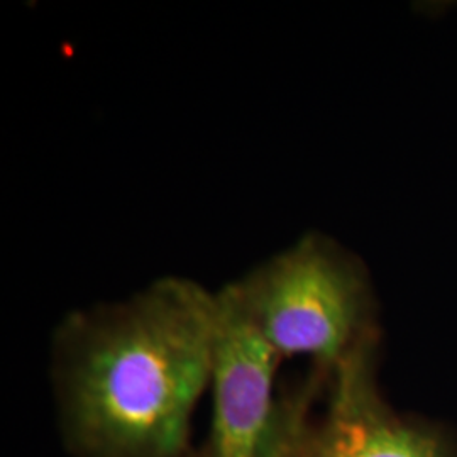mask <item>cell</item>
Segmentation results:
<instances>
[{
	"mask_svg": "<svg viewBox=\"0 0 457 457\" xmlns=\"http://www.w3.org/2000/svg\"><path fill=\"white\" fill-rule=\"evenodd\" d=\"M213 328L215 292L177 275L70 312L53 332L49 375L73 457H195Z\"/></svg>",
	"mask_w": 457,
	"mask_h": 457,
	"instance_id": "6da1fadb",
	"label": "cell"
},
{
	"mask_svg": "<svg viewBox=\"0 0 457 457\" xmlns=\"http://www.w3.org/2000/svg\"><path fill=\"white\" fill-rule=\"evenodd\" d=\"M228 285L283 361L307 356L330 371L378 334L362 262L322 234L300 237Z\"/></svg>",
	"mask_w": 457,
	"mask_h": 457,
	"instance_id": "7a4b0ae2",
	"label": "cell"
},
{
	"mask_svg": "<svg viewBox=\"0 0 457 457\" xmlns=\"http://www.w3.org/2000/svg\"><path fill=\"white\" fill-rule=\"evenodd\" d=\"M378 334L364 339L327 371L322 419H311L312 400L324 383L309 379L278 396L277 413L264 457H456L437 432L396 415L376 383Z\"/></svg>",
	"mask_w": 457,
	"mask_h": 457,
	"instance_id": "3957f363",
	"label": "cell"
},
{
	"mask_svg": "<svg viewBox=\"0 0 457 457\" xmlns=\"http://www.w3.org/2000/svg\"><path fill=\"white\" fill-rule=\"evenodd\" d=\"M283 360L226 283L215 290L212 422L195 457H264L277 413Z\"/></svg>",
	"mask_w": 457,
	"mask_h": 457,
	"instance_id": "277c9868",
	"label": "cell"
}]
</instances>
